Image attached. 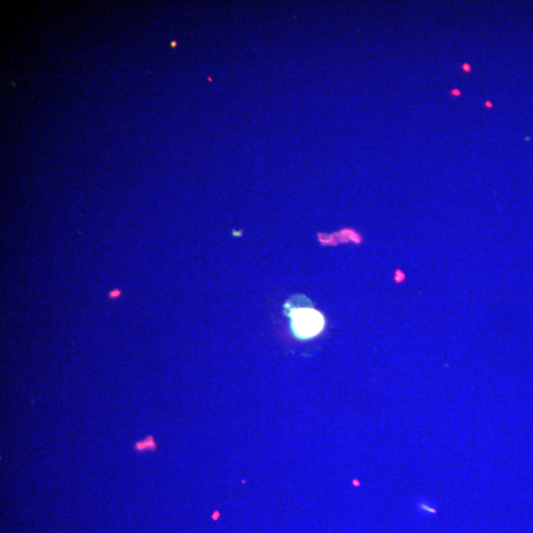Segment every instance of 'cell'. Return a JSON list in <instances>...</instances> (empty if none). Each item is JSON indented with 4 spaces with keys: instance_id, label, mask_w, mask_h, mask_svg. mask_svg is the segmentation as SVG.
I'll return each instance as SVG.
<instances>
[{
    "instance_id": "1",
    "label": "cell",
    "mask_w": 533,
    "mask_h": 533,
    "mask_svg": "<svg viewBox=\"0 0 533 533\" xmlns=\"http://www.w3.org/2000/svg\"><path fill=\"white\" fill-rule=\"evenodd\" d=\"M289 317L290 328L299 340L313 339L320 335L325 327L324 317L310 305L290 308Z\"/></svg>"
},
{
    "instance_id": "2",
    "label": "cell",
    "mask_w": 533,
    "mask_h": 533,
    "mask_svg": "<svg viewBox=\"0 0 533 533\" xmlns=\"http://www.w3.org/2000/svg\"><path fill=\"white\" fill-rule=\"evenodd\" d=\"M463 70H466V72H469L470 70H471V68H470V65H469L466 64V65H463Z\"/></svg>"
},
{
    "instance_id": "3",
    "label": "cell",
    "mask_w": 533,
    "mask_h": 533,
    "mask_svg": "<svg viewBox=\"0 0 533 533\" xmlns=\"http://www.w3.org/2000/svg\"><path fill=\"white\" fill-rule=\"evenodd\" d=\"M452 94H454V95H461V92H459V90H454V91H452Z\"/></svg>"
},
{
    "instance_id": "4",
    "label": "cell",
    "mask_w": 533,
    "mask_h": 533,
    "mask_svg": "<svg viewBox=\"0 0 533 533\" xmlns=\"http://www.w3.org/2000/svg\"><path fill=\"white\" fill-rule=\"evenodd\" d=\"M486 105L488 106L489 108H491V106H492L491 103L487 102Z\"/></svg>"
}]
</instances>
